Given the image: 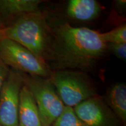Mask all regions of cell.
Instances as JSON below:
<instances>
[{"label": "cell", "mask_w": 126, "mask_h": 126, "mask_svg": "<svg viewBox=\"0 0 126 126\" xmlns=\"http://www.w3.org/2000/svg\"><path fill=\"white\" fill-rule=\"evenodd\" d=\"M51 42L46 62L52 71L94 70L108 53L102 33L64 22L51 29Z\"/></svg>", "instance_id": "6da1fadb"}, {"label": "cell", "mask_w": 126, "mask_h": 126, "mask_svg": "<svg viewBox=\"0 0 126 126\" xmlns=\"http://www.w3.org/2000/svg\"><path fill=\"white\" fill-rule=\"evenodd\" d=\"M41 0H0V24L4 28L14 20L39 10Z\"/></svg>", "instance_id": "ba28073f"}, {"label": "cell", "mask_w": 126, "mask_h": 126, "mask_svg": "<svg viewBox=\"0 0 126 126\" xmlns=\"http://www.w3.org/2000/svg\"><path fill=\"white\" fill-rule=\"evenodd\" d=\"M23 86L22 72L10 69L0 91V125L18 126L20 93Z\"/></svg>", "instance_id": "8992f818"}, {"label": "cell", "mask_w": 126, "mask_h": 126, "mask_svg": "<svg viewBox=\"0 0 126 126\" xmlns=\"http://www.w3.org/2000/svg\"><path fill=\"white\" fill-rule=\"evenodd\" d=\"M23 85L32 94L43 126H52L65 108L48 78L22 73Z\"/></svg>", "instance_id": "277c9868"}, {"label": "cell", "mask_w": 126, "mask_h": 126, "mask_svg": "<svg viewBox=\"0 0 126 126\" xmlns=\"http://www.w3.org/2000/svg\"><path fill=\"white\" fill-rule=\"evenodd\" d=\"M101 12V5L95 0H70L65 9L69 18L81 22L95 19Z\"/></svg>", "instance_id": "9c48e42d"}, {"label": "cell", "mask_w": 126, "mask_h": 126, "mask_svg": "<svg viewBox=\"0 0 126 126\" xmlns=\"http://www.w3.org/2000/svg\"><path fill=\"white\" fill-rule=\"evenodd\" d=\"M3 27L1 26V24H0V42H1V40L4 38V34H3Z\"/></svg>", "instance_id": "e0dca14e"}, {"label": "cell", "mask_w": 126, "mask_h": 126, "mask_svg": "<svg viewBox=\"0 0 126 126\" xmlns=\"http://www.w3.org/2000/svg\"><path fill=\"white\" fill-rule=\"evenodd\" d=\"M116 5H117V7L120 8H125L126 5V1L125 0H118V1H115Z\"/></svg>", "instance_id": "2e32d148"}, {"label": "cell", "mask_w": 126, "mask_h": 126, "mask_svg": "<svg viewBox=\"0 0 126 126\" xmlns=\"http://www.w3.org/2000/svg\"><path fill=\"white\" fill-rule=\"evenodd\" d=\"M18 126H43L33 97L24 85L20 93Z\"/></svg>", "instance_id": "30bf717a"}, {"label": "cell", "mask_w": 126, "mask_h": 126, "mask_svg": "<svg viewBox=\"0 0 126 126\" xmlns=\"http://www.w3.org/2000/svg\"><path fill=\"white\" fill-rule=\"evenodd\" d=\"M0 126H1V125H0Z\"/></svg>", "instance_id": "ac0fdd59"}, {"label": "cell", "mask_w": 126, "mask_h": 126, "mask_svg": "<svg viewBox=\"0 0 126 126\" xmlns=\"http://www.w3.org/2000/svg\"><path fill=\"white\" fill-rule=\"evenodd\" d=\"M107 50L112 53L118 59L126 60V43H107Z\"/></svg>", "instance_id": "5bb4252c"}, {"label": "cell", "mask_w": 126, "mask_h": 126, "mask_svg": "<svg viewBox=\"0 0 126 126\" xmlns=\"http://www.w3.org/2000/svg\"><path fill=\"white\" fill-rule=\"evenodd\" d=\"M52 126H85L75 114L74 109L65 106L62 113Z\"/></svg>", "instance_id": "7c38bea8"}, {"label": "cell", "mask_w": 126, "mask_h": 126, "mask_svg": "<svg viewBox=\"0 0 126 126\" xmlns=\"http://www.w3.org/2000/svg\"><path fill=\"white\" fill-rule=\"evenodd\" d=\"M0 57L8 67L30 76L48 78L52 72L43 59L11 39L0 42Z\"/></svg>", "instance_id": "5b68a950"}, {"label": "cell", "mask_w": 126, "mask_h": 126, "mask_svg": "<svg viewBox=\"0 0 126 126\" xmlns=\"http://www.w3.org/2000/svg\"><path fill=\"white\" fill-rule=\"evenodd\" d=\"M4 38L23 46L46 61L51 42V28L40 9L14 20L3 29Z\"/></svg>", "instance_id": "7a4b0ae2"}, {"label": "cell", "mask_w": 126, "mask_h": 126, "mask_svg": "<svg viewBox=\"0 0 126 126\" xmlns=\"http://www.w3.org/2000/svg\"><path fill=\"white\" fill-rule=\"evenodd\" d=\"M48 79L65 106L73 108L97 94L94 82L85 72L69 70L52 71Z\"/></svg>", "instance_id": "3957f363"}, {"label": "cell", "mask_w": 126, "mask_h": 126, "mask_svg": "<svg viewBox=\"0 0 126 126\" xmlns=\"http://www.w3.org/2000/svg\"><path fill=\"white\" fill-rule=\"evenodd\" d=\"M10 68L6 65L0 57V91L8 76Z\"/></svg>", "instance_id": "9a60e30c"}, {"label": "cell", "mask_w": 126, "mask_h": 126, "mask_svg": "<svg viewBox=\"0 0 126 126\" xmlns=\"http://www.w3.org/2000/svg\"><path fill=\"white\" fill-rule=\"evenodd\" d=\"M73 109L85 126H120L121 124L103 97L97 94L81 102Z\"/></svg>", "instance_id": "52a82bcc"}, {"label": "cell", "mask_w": 126, "mask_h": 126, "mask_svg": "<svg viewBox=\"0 0 126 126\" xmlns=\"http://www.w3.org/2000/svg\"><path fill=\"white\" fill-rule=\"evenodd\" d=\"M102 37L104 42L107 43H126V26L122 25L114 28L108 32L102 33Z\"/></svg>", "instance_id": "4fadbf2b"}, {"label": "cell", "mask_w": 126, "mask_h": 126, "mask_svg": "<svg viewBox=\"0 0 126 126\" xmlns=\"http://www.w3.org/2000/svg\"><path fill=\"white\" fill-rule=\"evenodd\" d=\"M104 100L119 120L124 126L126 124V85L116 83L107 91Z\"/></svg>", "instance_id": "8fae6325"}]
</instances>
